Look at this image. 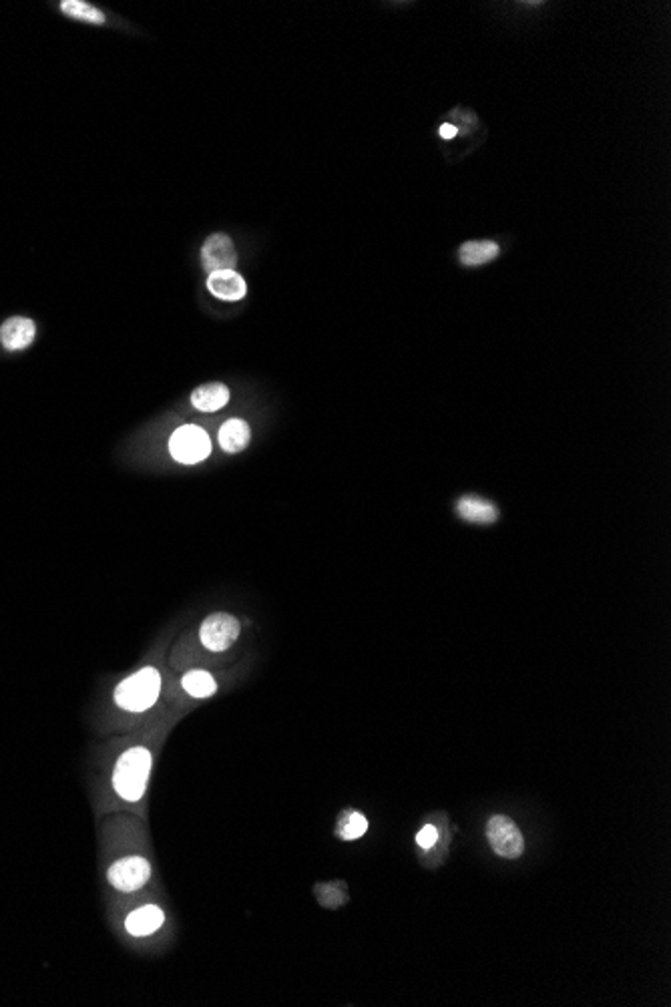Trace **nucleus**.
<instances>
[{"instance_id": "8", "label": "nucleus", "mask_w": 671, "mask_h": 1007, "mask_svg": "<svg viewBox=\"0 0 671 1007\" xmlns=\"http://www.w3.org/2000/svg\"><path fill=\"white\" fill-rule=\"evenodd\" d=\"M37 326L30 318L24 316H13L0 326V342L6 350H24L29 348L32 340H35Z\"/></svg>"}, {"instance_id": "10", "label": "nucleus", "mask_w": 671, "mask_h": 1007, "mask_svg": "<svg viewBox=\"0 0 671 1007\" xmlns=\"http://www.w3.org/2000/svg\"><path fill=\"white\" fill-rule=\"evenodd\" d=\"M456 513L461 519L469 521V523H480V525H487V523H495L497 517H498L497 507L490 501H487V499L477 497V495L463 497L461 501L456 503Z\"/></svg>"}, {"instance_id": "17", "label": "nucleus", "mask_w": 671, "mask_h": 1007, "mask_svg": "<svg viewBox=\"0 0 671 1007\" xmlns=\"http://www.w3.org/2000/svg\"><path fill=\"white\" fill-rule=\"evenodd\" d=\"M366 831H368V821L364 815L358 813V810H346L340 818L338 829H336V832H338L340 839L344 841H356L360 837H364Z\"/></svg>"}, {"instance_id": "11", "label": "nucleus", "mask_w": 671, "mask_h": 1007, "mask_svg": "<svg viewBox=\"0 0 671 1007\" xmlns=\"http://www.w3.org/2000/svg\"><path fill=\"white\" fill-rule=\"evenodd\" d=\"M163 921H166V915L159 907L155 905H145L141 909H137V911L131 913L125 921V927L131 933V935L135 937H145V935H151V933L157 931Z\"/></svg>"}, {"instance_id": "1", "label": "nucleus", "mask_w": 671, "mask_h": 1007, "mask_svg": "<svg viewBox=\"0 0 671 1007\" xmlns=\"http://www.w3.org/2000/svg\"><path fill=\"white\" fill-rule=\"evenodd\" d=\"M151 772V755L143 747L131 748L119 758L113 774V786L121 798L139 800L145 794Z\"/></svg>"}, {"instance_id": "14", "label": "nucleus", "mask_w": 671, "mask_h": 1007, "mask_svg": "<svg viewBox=\"0 0 671 1007\" xmlns=\"http://www.w3.org/2000/svg\"><path fill=\"white\" fill-rule=\"evenodd\" d=\"M498 252H501V248H498L495 242H488V240L466 242L461 245V250H458V258H461V264L464 266H482V264H488L490 260H495L498 256Z\"/></svg>"}, {"instance_id": "15", "label": "nucleus", "mask_w": 671, "mask_h": 1007, "mask_svg": "<svg viewBox=\"0 0 671 1007\" xmlns=\"http://www.w3.org/2000/svg\"><path fill=\"white\" fill-rule=\"evenodd\" d=\"M182 686L187 694L193 696V698H209V696L216 694L217 690L214 676L203 670H193L190 674H185L182 679Z\"/></svg>"}, {"instance_id": "12", "label": "nucleus", "mask_w": 671, "mask_h": 1007, "mask_svg": "<svg viewBox=\"0 0 671 1007\" xmlns=\"http://www.w3.org/2000/svg\"><path fill=\"white\" fill-rule=\"evenodd\" d=\"M229 403V390L222 382H208L191 392V405L201 413H216Z\"/></svg>"}, {"instance_id": "7", "label": "nucleus", "mask_w": 671, "mask_h": 1007, "mask_svg": "<svg viewBox=\"0 0 671 1007\" xmlns=\"http://www.w3.org/2000/svg\"><path fill=\"white\" fill-rule=\"evenodd\" d=\"M201 264L208 274L222 272V269H235L237 252L232 237L225 234L209 235L201 248Z\"/></svg>"}, {"instance_id": "3", "label": "nucleus", "mask_w": 671, "mask_h": 1007, "mask_svg": "<svg viewBox=\"0 0 671 1007\" xmlns=\"http://www.w3.org/2000/svg\"><path fill=\"white\" fill-rule=\"evenodd\" d=\"M169 453L182 465H195L206 461L211 455V440L203 429L195 424L179 427L169 440Z\"/></svg>"}, {"instance_id": "18", "label": "nucleus", "mask_w": 671, "mask_h": 1007, "mask_svg": "<svg viewBox=\"0 0 671 1007\" xmlns=\"http://www.w3.org/2000/svg\"><path fill=\"white\" fill-rule=\"evenodd\" d=\"M437 842H438V831H437V826H432V824L422 826V831L416 834V845H419L424 850L432 849L437 845Z\"/></svg>"}, {"instance_id": "4", "label": "nucleus", "mask_w": 671, "mask_h": 1007, "mask_svg": "<svg viewBox=\"0 0 671 1007\" xmlns=\"http://www.w3.org/2000/svg\"><path fill=\"white\" fill-rule=\"evenodd\" d=\"M487 839L490 842V849L501 858H519L525 850V839L519 831V826L514 824L513 818L505 815H495L488 818L487 823Z\"/></svg>"}, {"instance_id": "16", "label": "nucleus", "mask_w": 671, "mask_h": 1007, "mask_svg": "<svg viewBox=\"0 0 671 1007\" xmlns=\"http://www.w3.org/2000/svg\"><path fill=\"white\" fill-rule=\"evenodd\" d=\"M61 11L71 16V19H77L81 22H89V24L105 22V14L99 11V8L85 3V0H64V3H61Z\"/></svg>"}, {"instance_id": "13", "label": "nucleus", "mask_w": 671, "mask_h": 1007, "mask_svg": "<svg viewBox=\"0 0 671 1007\" xmlns=\"http://www.w3.org/2000/svg\"><path fill=\"white\" fill-rule=\"evenodd\" d=\"M250 439H251V431L248 427V422L240 419H232L219 429L217 440H219V447H222L225 453L234 455V453H242V450L250 445Z\"/></svg>"}, {"instance_id": "5", "label": "nucleus", "mask_w": 671, "mask_h": 1007, "mask_svg": "<svg viewBox=\"0 0 671 1007\" xmlns=\"http://www.w3.org/2000/svg\"><path fill=\"white\" fill-rule=\"evenodd\" d=\"M240 636V621L229 613H211L203 619L200 637L209 652H225Z\"/></svg>"}, {"instance_id": "9", "label": "nucleus", "mask_w": 671, "mask_h": 1007, "mask_svg": "<svg viewBox=\"0 0 671 1007\" xmlns=\"http://www.w3.org/2000/svg\"><path fill=\"white\" fill-rule=\"evenodd\" d=\"M208 290L219 300L237 302V300H243L245 292H248V286H245V280L235 272V269H222V272L209 274Z\"/></svg>"}, {"instance_id": "2", "label": "nucleus", "mask_w": 671, "mask_h": 1007, "mask_svg": "<svg viewBox=\"0 0 671 1007\" xmlns=\"http://www.w3.org/2000/svg\"><path fill=\"white\" fill-rule=\"evenodd\" d=\"M161 674L155 668H143L137 674L123 679L115 690L117 706L129 712L149 710L159 698Z\"/></svg>"}, {"instance_id": "6", "label": "nucleus", "mask_w": 671, "mask_h": 1007, "mask_svg": "<svg viewBox=\"0 0 671 1007\" xmlns=\"http://www.w3.org/2000/svg\"><path fill=\"white\" fill-rule=\"evenodd\" d=\"M149 877L151 865L143 857H125L109 869V883L123 893H133V891L145 887Z\"/></svg>"}, {"instance_id": "19", "label": "nucleus", "mask_w": 671, "mask_h": 1007, "mask_svg": "<svg viewBox=\"0 0 671 1007\" xmlns=\"http://www.w3.org/2000/svg\"><path fill=\"white\" fill-rule=\"evenodd\" d=\"M440 137H443V139H453V137H456V127H454V125H448V123H445V125L440 127Z\"/></svg>"}]
</instances>
